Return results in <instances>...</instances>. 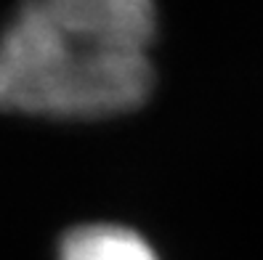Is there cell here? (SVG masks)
I'll return each mask as SVG.
<instances>
[{"instance_id":"6da1fadb","label":"cell","mask_w":263,"mask_h":260,"mask_svg":"<svg viewBox=\"0 0 263 260\" xmlns=\"http://www.w3.org/2000/svg\"><path fill=\"white\" fill-rule=\"evenodd\" d=\"M154 0H24L0 32V109L101 119L154 83Z\"/></svg>"},{"instance_id":"7a4b0ae2","label":"cell","mask_w":263,"mask_h":260,"mask_svg":"<svg viewBox=\"0 0 263 260\" xmlns=\"http://www.w3.org/2000/svg\"><path fill=\"white\" fill-rule=\"evenodd\" d=\"M59 260H160L152 244L115 223H88L64 234L59 244Z\"/></svg>"}]
</instances>
